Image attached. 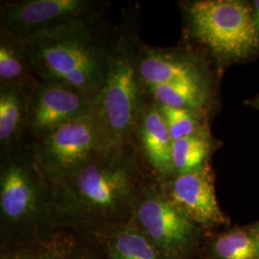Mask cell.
<instances>
[{
	"label": "cell",
	"instance_id": "6da1fadb",
	"mask_svg": "<svg viewBox=\"0 0 259 259\" xmlns=\"http://www.w3.org/2000/svg\"><path fill=\"white\" fill-rule=\"evenodd\" d=\"M142 161L135 145L95 158L52 185V212L83 222L133 216L143 185Z\"/></svg>",
	"mask_w": 259,
	"mask_h": 259
},
{
	"label": "cell",
	"instance_id": "7a4b0ae2",
	"mask_svg": "<svg viewBox=\"0 0 259 259\" xmlns=\"http://www.w3.org/2000/svg\"><path fill=\"white\" fill-rule=\"evenodd\" d=\"M110 37L100 18L65 24L21 44L39 80L73 88L93 104L108 72Z\"/></svg>",
	"mask_w": 259,
	"mask_h": 259
},
{
	"label": "cell",
	"instance_id": "3957f363",
	"mask_svg": "<svg viewBox=\"0 0 259 259\" xmlns=\"http://www.w3.org/2000/svg\"><path fill=\"white\" fill-rule=\"evenodd\" d=\"M140 44L137 18L126 14L111 30L108 72L102 90L93 104L111 154L134 146L137 124L149 100L139 74Z\"/></svg>",
	"mask_w": 259,
	"mask_h": 259
},
{
	"label": "cell",
	"instance_id": "277c9868",
	"mask_svg": "<svg viewBox=\"0 0 259 259\" xmlns=\"http://www.w3.org/2000/svg\"><path fill=\"white\" fill-rule=\"evenodd\" d=\"M184 41L211 63L221 79L233 65L259 57V33L248 0L179 1Z\"/></svg>",
	"mask_w": 259,
	"mask_h": 259
},
{
	"label": "cell",
	"instance_id": "5b68a950",
	"mask_svg": "<svg viewBox=\"0 0 259 259\" xmlns=\"http://www.w3.org/2000/svg\"><path fill=\"white\" fill-rule=\"evenodd\" d=\"M52 184L28 142L1 155L0 212L4 222L28 224L52 213Z\"/></svg>",
	"mask_w": 259,
	"mask_h": 259
},
{
	"label": "cell",
	"instance_id": "8992f818",
	"mask_svg": "<svg viewBox=\"0 0 259 259\" xmlns=\"http://www.w3.org/2000/svg\"><path fill=\"white\" fill-rule=\"evenodd\" d=\"M28 143L37 165L52 185L110 154L93 108L47 137Z\"/></svg>",
	"mask_w": 259,
	"mask_h": 259
},
{
	"label": "cell",
	"instance_id": "52a82bcc",
	"mask_svg": "<svg viewBox=\"0 0 259 259\" xmlns=\"http://www.w3.org/2000/svg\"><path fill=\"white\" fill-rule=\"evenodd\" d=\"M133 217L163 259H189L203 240L204 231L171 202L158 178L141 186Z\"/></svg>",
	"mask_w": 259,
	"mask_h": 259
},
{
	"label": "cell",
	"instance_id": "ba28073f",
	"mask_svg": "<svg viewBox=\"0 0 259 259\" xmlns=\"http://www.w3.org/2000/svg\"><path fill=\"white\" fill-rule=\"evenodd\" d=\"M105 3L95 0L2 1L0 27L20 42L76 21L100 19Z\"/></svg>",
	"mask_w": 259,
	"mask_h": 259
},
{
	"label": "cell",
	"instance_id": "9c48e42d",
	"mask_svg": "<svg viewBox=\"0 0 259 259\" xmlns=\"http://www.w3.org/2000/svg\"><path fill=\"white\" fill-rule=\"evenodd\" d=\"M139 69L145 87L171 83H220V78L205 56L181 41L174 47L140 44Z\"/></svg>",
	"mask_w": 259,
	"mask_h": 259
},
{
	"label": "cell",
	"instance_id": "30bf717a",
	"mask_svg": "<svg viewBox=\"0 0 259 259\" xmlns=\"http://www.w3.org/2000/svg\"><path fill=\"white\" fill-rule=\"evenodd\" d=\"M159 181L171 202L203 231L230 228L231 220L217 201L211 163Z\"/></svg>",
	"mask_w": 259,
	"mask_h": 259
},
{
	"label": "cell",
	"instance_id": "8fae6325",
	"mask_svg": "<svg viewBox=\"0 0 259 259\" xmlns=\"http://www.w3.org/2000/svg\"><path fill=\"white\" fill-rule=\"evenodd\" d=\"M93 108V102L73 88L40 80L28 96L26 136L32 141L42 139Z\"/></svg>",
	"mask_w": 259,
	"mask_h": 259
},
{
	"label": "cell",
	"instance_id": "7c38bea8",
	"mask_svg": "<svg viewBox=\"0 0 259 259\" xmlns=\"http://www.w3.org/2000/svg\"><path fill=\"white\" fill-rule=\"evenodd\" d=\"M173 142L157 104L149 97L137 124L134 145L159 180L173 176Z\"/></svg>",
	"mask_w": 259,
	"mask_h": 259
},
{
	"label": "cell",
	"instance_id": "4fadbf2b",
	"mask_svg": "<svg viewBox=\"0 0 259 259\" xmlns=\"http://www.w3.org/2000/svg\"><path fill=\"white\" fill-rule=\"evenodd\" d=\"M149 97L157 104L192 111L212 121L221 105L220 83H171L146 87Z\"/></svg>",
	"mask_w": 259,
	"mask_h": 259
},
{
	"label": "cell",
	"instance_id": "5bb4252c",
	"mask_svg": "<svg viewBox=\"0 0 259 259\" xmlns=\"http://www.w3.org/2000/svg\"><path fill=\"white\" fill-rule=\"evenodd\" d=\"M33 88L0 85V153L19 147L25 140L29 93Z\"/></svg>",
	"mask_w": 259,
	"mask_h": 259
},
{
	"label": "cell",
	"instance_id": "9a60e30c",
	"mask_svg": "<svg viewBox=\"0 0 259 259\" xmlns=\"http://www.w3.org/2000/svg\"><path fill=\"white\" fill-rule=\"evenodd\" d=\"M39 81L22 44L0 27V85L34 88Z\"/></svg>",
	"mask_w": 259,
	"mask_h": 259
},
{
	"label": "cell",
	"instance_id": "2e32d148",
	"mask_svg": "<svg viewBox=\"0 0 259 259\" xmlns=\"http://www.w3.org/2000/svg\"><path fill=\"white\" fill-rule=\"evenodd\" d=\"M223 146L211 132L174 140L172 149L173 176L189 173L211 163L214 153Z\"/></svg>",
	"mask_w": 259,
	"mask_h": 259
},
{
	"label": "cell",
	"instance_id": "e0dca14e",
	"mask_svg": "<svg viewBox=\"0 0 259 259\" xmlns=\"http://www.w3.org/2000/svg\"><path fill=\"white\" fill-rule=\"evenodd\" d=\"M207 259H259V239L248 226L214 234L206 245Z\"/></svg>",
	"mask_w": 259,
	"mask_h": 259
},
{
	"label": "cell",
	"instance_id": "ac0fdd59",
	"mask_svg": "<svg viewBox=\"0 0 259 259\" xmlns=\"http://www.w3.org/2000/svg\"><path fill=\"white\" fill-rule=\"evenodd\" d=\"M108 250L111 259H163L141 230L132 226L113 232Z\"/></svg>",
	"mask_w": 259,
	"mask_h": 259
},
{
	"label": "cell",
	"instance_id": "d6986e66",
	"mask_svg": "<svg viewBox=\"0 0 259 259\" xmlns=\"http://www.w3.org/2000/svg\"><path fill=\"white\" fill-rule=\"evenodd\" d=\"M157 106L173 140L211 132V121L199 114L164 105Z\"/></svg>",
	"mask_w": 259,
	"mask_h": 259
},
{
	"label": "cell",
	"instance_id": "ffe728a7",
	"mask_svg": "<svg viewBox=\"0 0 259 259\" xmlns=\"http://www.w3.org/2000/svg\"><path fill=\"white\" fill-rule=\"evenodd\" d=\"M251 10H252V19L255 24V27L259 33V0H251L250 1Z\"/></svg>",
	"mask_w": 259,
	"mask_h": 259
},
{
	"label": "cell",
	"instance_id": "44dd1931",
	"mask_svg": "<svg viewBox=\"0 0 259 259\" xmlns=\"http://www.w3.org/2000/svg\"><path fill=\"white\" fill-rule=\"evenodd\" d=\"M245 105H248V106H250L251 108L259 111V94L256 95L255 97L245 101Z\"/></svg>",
	"mask_w": 259,
	"mask_h": 259
},
{
	"label": "cell",
	"instance_id": "7402d4cb",
	"mask_svg": "<svg viewBox=\"0 0 259 259\" xmlns=\"http://www.w3.org/2000/svg\"><path fill=\"white\" fill-rule=\"evenodd\" d=\"M250 227L251 231L253 232V233L256 235V237L259 239V221L258 222L251 224V225H250Z\"/></svg>",
	"mask_w": 259,
	"mask_h": 259
}]
</instances>
